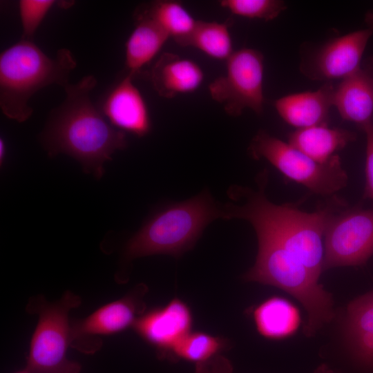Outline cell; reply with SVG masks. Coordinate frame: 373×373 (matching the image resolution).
<instances>
[{"mask_svg":"<svg viewBox=\"0 0 373 373\" xmlns=\"http://www.w3.org/2000/svg\"><path fill=\"white\" fill-rule=\"evenodd\" d=\"M193 314L182 300L174 298L162 307L145 311L135 321L133 329L144 341L161 354L171 352L189 333Z\"/></svg>","mask_w":373,"mask_h":373,"instance_id":"7c38bea8","label":"cell"},{"mask_svg":"<svg viewBox=\"0 0 373 373\" xmlns=\"http://www.w3.org/2000/svg\"><path fill=\"white\" fill-rule=\"evenodd\" d=\"M96 84L95 77L87 75L66 85V98L52 110L40 140L50 157L66 154L99 179L105 162L116 151L124 149L127 140L125 133L111 125L92 102L90 94Z\"/></svg>","mask_w":373,"mask_h":373,"instance_id":"7a4b0ae2","label":"cell"},{"mask_svg":"<svg viewBox=\"0 0 373 373\" xmlns=\"http://www.w3.org/2000/svg\"><path fill=\"white\" fill-rule=\"evenodd\" d=\"M360 128L366 136L365 184L363 198L373 200V121Z\"/></svg>","mask_w":373,"mask_h":373,"instance_id":"484cf974","label":"cell"},{"mask_svg":"<svg viewBox=\"0 0 373 373\" xmlns=\"http://www.w3.org/2000/svg\"><path fill=\"white\" fill-rule=\"evenodd\" d=\"M248 152L253 159L266 160L285 177L318 195L332 197L348 182L338 155L326 162H318L263 130L253 137Z\"/></svg>","mask_w":373,"mask_h":373,"instance_id":"52a82bcc","label":"cell"},{"mask_svg":"<svg viewBox=\"0 0 373 373\" xmlns=\"http://www.w3.org/2000/svg\"><path fill=\"white\" fill-rule=\"evenodd\" d=\"M373 255V209L349 207L341 199L324 235L323 271L365 264Z\"/></svg>","mask_w":373,"mask_h":373,"instance_id":"ba28073f","label":"cell"},{"mask_svg":"<svg viewBox=\"0 0 373 373\" xmlns=\"http://www.w3.org/2000/svg\"><path fill=\"white\" fill-rule=\"evenodd\" d=\"M15 373H29V372L26 368H24V369H23L21 370H19V371H17V372H16Z\"/></svg>","mask_w":373,"mask_h":373,"instance_id":"4dcf8cb0","label":"cell"},{"mask_svg":"<svg viewBox=\"0 0 373 373\" xmlns=\"http://www.w3.org/2000/svg\"><path fill=\"white\" fill-rule=\"evenodd\" d=\"M143 10L180 46H189L198 20L193 17L181 2L156 1Z\"/></svg>","mask_w":373,"mask_h":373,"instance_id":"44dd1931","label":"cell"},{"mask_svg":"<svg viewBox=\"0 0 373 373\" xmlns=\"http://www.w3.org/2000/svg\"><path fill=\"white\" fill-rule=\"evenodd\" d=\"M258 332L271 340L284 339L294 335L300 324L298 309L289 300L271 296L257 305L252 312Z\"/></svg>","mask_w":373,"mask_h":373,"instance_id":"ffe728a7","label":"cell"},{"mask_svg":"<svg viewBox=\"0 0 373 373\" xmlns=\"http://www.w3.org/2000/svg\"><path fill=\"white\" fill-rule=\"evenodd\" d=\"M317 373H334L332 371H329L327 369H326L325 367H321L320 368L318 371H317Z\"/></svg>","mask_w":373,"mask_h":373,"instance_id":"f546056e","label":"cell"},{"mask_svg":"<svg viewBox=\"0 0 373 373\" xmlns=\"http://www.w3.org/2000/svg\"><path fill=\"white\" fill-rule=\"evenodd\" d=\"M226 73L209 86L213 99L222 104L226 113L233 117L249 108L257 114L264 107V57L253 48L234 51L226 61Z\"/></svg>","mask_w":373,"mask_h":373,"instance_id":"9c48e42d","label":"cell"},{"mask_svg":"<svg viewBox=\"0 0 373 373\" xmlns=\"http://www.w3.org/2000/svg\"><path fill=\"white\" fill-rule=\"evenodd\" d=\"M345 335L354 359L373 370V291L354 299L347 305Z\"/></svg>","mask_w":373,"mask_h":373,"instance_id":"e0dca14e","label":"cell"},{"mask_svg":"<svg viewBox=\"0 0 373 373\" xmlns=\"http://www.w3.org/2000/svg\"><path fill=\"white\" fill-rule=\"evenodd\" d=\"M227 345V341L224 338L203 332H191L176 345L171 354L196 365L204 364Z\"/></svg>","mask_w":373,"mask_h":373,"instance_id":"603a6c76","label":"cell"},{"mask_svg":"<svg viewBox=\"0 0 373 373\" xmlns=\"http://www.w3.org/2000/svg\"><path fill=\"white\" fill-rule=\"evenodd\" d=\"M54 0H21L19 10L23 30L22 39L32 40L41 21L56 3Z\"/></svg>","mask_w":373,"mask_h":373,"instance_id":"d4e9b609","label":"cell"},{"mask_svg":"<svg viewBox=\"0 0 373 373\" xmlns=\"http://www.w3.org/2000/svg\"><path fill=\"white\" fill-rule=\"evenodd\" d=\"M333 106L344 120L359 128L373 121V58L334 87Z\"/></svg>","mask_w":373,"mask_h":373,"instance_id":"5bb4252c","label":"cell"},{"mask_svg":"<svg viewBox=\"0 0 373 373\" xmlns=\"http://www.w3.org/2000/svg\"><path fill=\"white\" fill-rule=\"evenodd\" d=\"M223 219L222 207L208 191L173 203L155 213L126 242L127 261L155 254L179 258L190 250L206 227Z\"/></svg>","mask_w":373,"mask_h":373,"instance_id":"277c9868","label":"cell"},{"mask_svg":"<svg viewBox=\"0 0 373 373\" xmlns=\"http://www.w3.org/2000/svg\"><path fill=\"white\" fill-rule=\"evenodd\" d=\"M6 155V146L3 138L0 139V164L2 165L4 163Z\"/></svg>","mask_w":373,"mask_h":373,"instance_id":"4316f807","label":"cell"},{"mask_svg":"<svg viewBox=\"0 0 373 373\" xmlns=\"http://www.w3.org/2000/svg\"><path fill=\"white\" fill-rule=\"evenodd\" d=\"M258 253L245 274L247 281L278 287L296 298L307 312L305 333L312 336L334 316L332 294L319 278L293 254L274 240L257 234Z\"/></svg>","mask_w":373,"mask_h":373,"instance_id":"5b68a950","label":"cell"},{"mask_svg":"<svg viewBox=\"0 0 373 373\" xmlns=\"http://www.w3.org/2000/svg\"><path fill=\"white\" fill-rule=\"evenodd\" d=\"M146 292V286L140 284L124 296L71 323V347L81 351L86 338L115 334L133 327L145 312L143 297Z\"/></svg>","mask_w":373,"mask_h":373,"instance_id":"8fae6325","label":"cell"},{"mask_svg":"<svg viewBox=\"0 0 373 373\" xmlns=\"http://www.w3.org/2000/svg\"><path fill=\"white\" fill-rule=\"evenodd\" d=\"M77 62L72 52L59 49L53 58L32 40L21 39L0 55V107L9 119L27 120L32 113L28 104L31 97L51 84L64 88L69 84Z\"/></svg>","mask_w":373,"mask_h":373,"instance_id":"3957f363","label":"cell"},{"mask_svg":"<svg viewBox=\"0 0 373 373\" xmlns=\"http://www.w3.org/2000/svg\"><path fill=\"white\" fill-rule=\"evenodd\" d=\"M365 22L368 27L373 28V10L368 11L365 15Z\"/></svg>","mask_w":373,"mask_h":373,"instance_id":"83f0119b","label":"cell"},{"mask_svg":"<svg viewBox=\"0 0 373 373\" xmlns=\"http://www.w3.org/2000/svg\"><path fill=\"white\" fill-rule=\"evenodd\" d=\"M150 77L153 88L160 97L172 98L195 91L202 84L204 75L201 67L193 60L165 52L153 66Z\"/></svg>","mask_w":373,"mask_h":373,"instance_id":"2e32d148","label":"cell"},{"mask_svg":"<svg viewBox=\"0 0 373 373\" xmlns=\"http://www.w3.org/2000/svg\"><path fill=\"white\" fill-rule=\"evenodd\" d=\"M82 303L79 296L67 291L50 302L41 295L31 298L26 311L38 316L32 335L26 369L29 373H79L81 365L67 357L71 347L70 312Z\"/></svg>","mask_w":373,"mask_h":373,"instance_id":"8992f818","label":"cell"},{"mask_svg":"<svg viewBox=\"0 0 373 373\" xmlns=\"http://www.w3.org/2000/svg\"><path fill=\"white\" fill-rule=\"evenodd\" d=\"M267 170L258 175L257 189L229 187L230 202L222 206L224 220H243L256 234L266 236L284 246L319 278L323 271L324 235L330 214L338 198H332L314 212L292 204H278L266 195Z\"/></svg>","mask_w":373,"mask_h":373,"instance_id":"6da1fadb","label":"cell"},{"mask_svg":"<svg viewBox=\"0 0 373 373\" xmlns=\"http://www.w3.org/2000/svg\"><path fill=\"white\" fill-rule=\"evenodd\" d=\"M195 373H214L213 372H208V370L202 365H196ZM220 373V372H217Z\"/></svg>","mask_w":373,"mask_h":373,"instance_id":"f1b7e54d","label":"cell"},{"mask_svg":"<svg viewBox=\"0 0 373 373\" xmlns=\"http://www.w3.org/2000/svg\"><path fill=\"white\" fill-rule=\"evenodd\" d=\"M220 4L235 15L266 21L276 19L287 8L280 0H222Z\"/></svg>","mask_w":373,"mask_h":373,"instance_id":"cb8c5ba5","label":"cell"},{"mask_svg":"<svg viewBox=\"0 0 373 373\" xmlns=\"http://www.w3.org/2000/svg\"><path fill=\"white\" fill-rule=\"evenodd\" d=\"M356 139L354 132L322 124L296 129L289 135L287 142L314 160L323 163Z\"/></svg>","mask_w":373,"mask_h":373,"instance_id":"ac0fdd59","label":"cell"},{"mask_svg":"<svg viewBox=\"0 0 373 373\" xmlns=\"http://www.w3.org/2000/svg\"><path fill=\"white\" fill-rule=\"evenodd\" d=\"M373 28L356 30L335 37L311 52L301 63L308 78L326 82L343 79L361 66V59Z\"/></svg>","mask_w":373,"mask_h":373,"instance_id":"30bf717a","label":"cell"},{"mask_svg":"<svg viewBox=\"0 0 373 373\" xmlns=\"http://www.w3.org/2000/svg\"><path fill=\"white\" fill-rule=\"evenodd\" d=\"M334 86L330 82L314 91L283 96L274 102L280 117L296 129L327 124L333 106Z\"/></svg>","mask_w":373,"mask_h":373,"instance_id":"9a60e30c","label":"cell"},{"mask_svg":"<svg viewBox=\"0 0 373 373\" xmlns=\"http://www.w3.org/2000/svg\"><path fill=\"white\" fill-rule=\"evenodd\" d=\"M228 22L198 20L189 46L213 59L227 61L234 52Z\"/></svg>","mask_w":373,"mask_h":373,"instance_id":"7402d4cb","label":"cell"},{"mask_svg":"<svg viewBox=\"0 0 373 373\" xmlns=\"http://www.w3.org/2000/svg\"><path fill=\"white\" fill-rule=\"evenodd\" d=\"M128 74L104 95L99 109L115 128L137 137L146 135L151 121L146 102Z\"/></svg>","mask_w":373,"mask_h":373,"instance_id":"4fadbf2b","label":"cell"},{"mask_svg":"<svg viewBox=\"0 0 373 373\" xmlns=\"http://www.w3.org/2000/svg\"><path fill=\"white\" fill-rule=\"evenodd\" d=\"M135 26L125 47V65L134 76L160 51L169 36L141 10L135 15Z\"/></svg>","mask_w":373,"mask_h":373,"instance_id":"d6986e66","label":"cell"}]
</instances>
